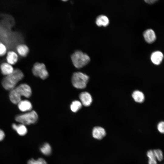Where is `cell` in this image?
Segmentation results:
<instances>
[{"instance_id":"6da1fadb","label":"cell","mask_w":164,"mask_h":164,"mask_svg":"<svg viewBox=\"0 0 164 164\" xmlns=\"http://www.w3.org/2000/svg\"><path fill=\"white\" fill-rule=\"evenodd\" d=\"M24 77L22 71L19 68L14 69L13 73L5 76L2 80V85L3 88L8 91H11L16 87L18 83Z\"/></svg>"},{"instance_id":"7a4b0ae2","label":"cell","mask_w":164,"mask_h":164,"mask_svg":"<svg viewBox=\"0 0 164 164\" xmlns=\"http://www.w3.org/2000/svg\"><path fill=\"white\" fill-rule=\"evenodd\" d=\"M71 58L74 66L78 69L84 67L91 60L89 56L87 54L79 50L75 51L71 55Z\"/></svg>"},{"instance_id":"3957f363","label":"cell","mask_w":164,"mask_h":164,"mask_svg":"<svg viewBox=\"0 0 164 164\" xmlns=\"http://www.w3.org/2000/svg\"><path fill=\"white\" fill-rule=\"evenodd\" d=\"M38 118V115L34 110L18 114L15 118L16 121L25 125L36 123Z\"/></svg>"},{"instance_id":"277c9868","label":"cell","mask_w":164,"mask_h":164,"mask_svg":"<svg viewBox=\"0 0 164 164\" xmlns=\"http://www.w3.org/2000/svg\"><path fill=\"white\" fill-rule=\"evenodd\" d=\"M89 79V76L86 74L80 72H77L73 73L71 81L74 87L83 89L86 87Z\"/></svg>"},{"instance_id":"5b68a950","label":"cell","mask_w":164,"mask_h":164,"mask_svg":"<svg viewBox=\"0 0 164 164\" xmlns=\"http://www.w3.org/2000/svg\"><path fill=\"white\" fill-rule=\"evenodd\" d=\"M32 71L34 76L43 80L46 79L49 76L46 66L43 63H35L33 65Z\"/></svg>"},{"instance_id":"8992f818","label":"cell","mask_w":164,"mask_h":164,"mask_svg":"<svg viewBox=\"0 0 164 164\" xmlns=\"http://www.w3.org/2000/svg\"><path fill=\"white\" fill-rule=\"evenodd\" d=\"M18 94L21 96L29 97L32 94V90L29 85L26 83L21 84L14 88Z\"/></svg>"},{"instance_id":"52a82bcc","label":"cell","mask_w":164,"mask_h":164,"mask_svg":"<svg viewBox=\"0 0 164 164\" xmlns=\"http://www.w3.org/2000/svg\"><path fill=\"white\" fill-rule=\"evenodd\" d=\"M82 104L86 107L90 106L92 102V98L90 94L87 92L81 93L79 96Z\"/></svg>"},{"instance_id":"ba28073f","label":"cell","mask_w":164,"mask_h":164,"mask_svg":"<svg viewBox=\"0 0 164 164\" xmlns=\"http://www.w3.org/2000/svg\"><path fill=\"white\" fill-rule=\"evenodd\" d=\"M0 70L2 74L5 76L12 73L14 69L12 65L7 62H4L0 65Z\"/></svg>"},{"instance_id":"9c48e42d","label":"cell","mask_w":164,"mask_h":164,"mask_svg":"<svg viewBox=\"0 0 164 164\" xmlns=\"http://www.w3.org/2000/svg\"><path fill=\"white\" fill-rule=\"evenodd\" d=\"M6 55V62L9 63L13 65L18 61L19 56L17 53L13 50H10L7 52Z\"/></svg>"},{"instance_id":"30bf717a","label":"cell","mask_w":164,"mask_h":164,"mask_svg":"<svg viewBox=\"0 0 164 164\" xmlns=\"http://www.w3.org/2000/svg\"><path fill=\"white\" fill-rule=\"evenodd\" d=\"M92 136L94 138L100 140L103 138L106 135L105 129L103 128L96 126L94 128L92 131Z\"/></svg>"},{"instance_id":"8fae6325","label":"cell","mask_w":164,"mask_h":164,"mask_svg":"<svg viewBox=\"0 0 164 164\" xmlns=\"http://www.w3.org/2000/svg\"><path fill=\"white\" fill-rule=\"evenodd\" d=\"M145 41L149 43H153L156 39V36L154 31L151 29L145 30L143 33Z\"/></svg>"},{"instance_id":"7c38bea8","label":"cell","mask_w":164,"mask_h":164,"mask_svg":"<svg viewBox=\"0 0 164 164\" xmlns=\"http://www.w3.org/2000/svg\"><path fill=\"white\" fill-rule=\"evenodd\" d=\"M17 104L19 109L23 112L30 111L32 108L31 103L27 100H21Z\"/></svg>"},{"instance_id":"4fadbf2b","label":"cell","mask_w":164,"mask_h":164,"mask_svg":"<svg viewBox=\"0 0 164 164\" xmlns=\"http://www.w3.org/2000/svg\"><path fill=\"white\" fill-rule=\"evenodd\" d=\"M17 53L22 57H26L29 53V50L28 46L25 44L21 43L18 45L16 48Z\"/></svg>"},{"instance_id":"5bb4252c","label":"cell","mask_w":164,"mask_h":164,"mask_svg":"<svg viewBox=\"0 0 164 164\" xmlns=\"http://www.w3.org/2000/svg\"><path fill=\"white\" fill-rule=\"evenodd\" d=\"M163 58V55L162 52L157 51L153 52L151 56V60L154 64L158 65L162 62Z\"/></svg>"},{"instance_id":"9a60e30c","label":"cell","mask_w":164,"mask_h":164,"mask_svg":"<svg viewBox=\"0 0 164 164\" xmlns=\"http://www.w3.org/2000/svg\"><path fill=\"white\" fill-rule=\"evenodd\" d=\"M12 127L21 136L24 135L27 132V129L26 125L23 124L21 123L19 124L13 123L12 125Z\"/></svg>"},{"instance_id":"2e32d148","label":"cell","mask_w":164,"mask_h":164,"mask_svg":"<svg viewBox=\"0 0 164 164\" xmlns=\"http://www.w3.org/2000/svg\"><path fill=\"white\" fill-rule=\"evenodd\" d=\"M9 98L11 102L15 104H17L22 100L21 97L14 88L10 91Z\"/></svg>"},{"instance_id":"e0dca14e","label":"cell","mask_w":164,"mask_h":164,"mask_svg":"<svg viewBox=\"0 0 164 164\" xmlns=\"http://www.w3.org/2000/svg\"><path fill=\"white\" fill-rule=\"evenodd\" d=\"M95 23L98 26L106 27L109 24V20L106 16L101 15L97 17L95 20Z\"/></svg>"},{"instance_id":"ac0fdd59","label":"cell","mask_w":164,"mask_h":164,"mask_svg":"<svg viewBox=\"0 0 164 164\" xmlns=\"http://www.w3.org/2000/svg\"><path fill=\"white\" fill-rule=\"evenodd\" d=\"M132 96L134 101L138 103H142L145 100V96L143 93L139 91H135L133 92Z\"/></svg>"},{"instance_id":"d6986e66","label":"cell","mask_w":164,"mask_h":164,"mask_svg":"<svg viewBox=\"0 0 164 164\" xmlns=\"http://www.w3.org/2000/svg\"><path fill=\"white\" fill-rule=\"evenodd\" d=\"M40 152L46 155H50L52 152V148L50 145L48 143L43 144L40 147Z\"/></svg>"},{"instance_id":"ffe728a7","label":"cell","mask_w":164,"mask_h":164,"mask_svg":"<svg viewBox=\"0 0 164 164\" xmlns=\"http://www.w3.org/2000/svg\"><path fill=\"white\" fill-rule=\"evenodd\" d=\"M82 106V104L80 101L75 100L72 102L70 105V109L73 112L76 113L81 108Z\"/></svg>"},{"instance_id":"44dd1931","label":"cell","mask_w":164,"mask_h":164,"mask_svg":"<svg viewBox=\"0 0 164 164\" xmlns=\"http://www.w3.org/2000/svg\"><path fill=\"white\" fill-rule=\"evenodd\" d=\"M147 155L149 158V164H157L156 159L153 150H150L148 151L147 152Z\"/></svg>"},{"instance_id":"7402d4cb","label":"cell","mask_w":164,"mask_h":164,"mask_svg":"<svg viewBox=\"0 0 164 164\" xmlns=\"http://www.w3.org/2000/svg\"><path fill=\"white\" fill-rule=\"evenodd\" d=\"M28 164H47L45 160L42 158H39L37 160L33 159L28 161Z\"/></svg>"},{"instance_id":"603a6c76","label":"cell","mask_w":164,"mask_h":164,"mask_svg":"<svg viewBox=\"0 0 164 164\" xmlns=\"http://www.w3.org/2000/svg\"><path fill=\"white\" fill-rule=\"evenodd\" d=\"M156 159L159 161H161L163 159V155L162 151L160 149L153 150Z\"/></svg>"},{"instance_id":"cb8c5ba5","label":"cell","mask_w":164,"mask_h":164,"mask_svg":"<svg viewBox=\"0 0 164 164\" xmlns=\"http://www.w3.org/2000/svg\"><path fill=\"white\" fill-rule=\"evenodd\" d=\"M7 50L6 45L4 43L0 41V56H3L6 54Z\"/></svg>"},{"instance_id":"d4e9b609","label":"cell","mask_w":164,"mask_h":164,"mask_svg":"<svg viewBox=\"0 0 164 164\" xmlns=\"http://www.w3.org/2000/svg\"><path fill=\"white\" fill-rule=\"evenodd\" d=\"M157 129L159 132L162 133L164 132V123L163 121L160 122L157 125Z\"/></svg>"},{"instance_id":"484cf974","label":"cell","mask_w":164,"mask_h":164,"mask_svg":"<svg viewBox=\"0 0 164 164\" xmlns=\"http://www.w3.org/2000/svg\"><path fill=\"white\" fill-rule=\"evenodd\" d=\"M5 137V134L4 131L0 129V141L2 140Z\"/></svg>"},{"instance_id":"4316f807","label":"cell","mask_w":164,"mask_h":164,"mask_svg":"<svg viewBox=\"0 0 164 164\" xmlns=\"http://www.w3.org/2000/svg\"><path fill=\"white\" fill-rule=\"evenodd\" d=\"M145 2L148 4H152L156 2L157 0H144Z\"/></svg>"},{"instance_id":"83f0119b","label":"cell","mask_w":164,"mask_h":164,"mask_svg":"<svg viewBox=\"0 0 164 164\" xmlns=\"http://www.w3.org/2000/svg\"><path fill=\"white\" fill-rule=\"evenodd\" d=\"M61 0L63 2H66L68 0Z\"/></svg>"}]
</instances>
